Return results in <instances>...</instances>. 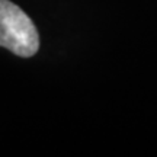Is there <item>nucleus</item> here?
Returning a JSON list of instances; mask_svg holds the SVG:
<instances>
[{
  "label": "nucleus",
  "instance_id": "1",
  "mask_svg": "<svg viewBox=\"0 0 157 157\" xmlns=\"http://www.w3.org/2000/svg\"><path fill=\"white\" fill-rule=\"evenodd\" d=\"M0 47L25 58L35 56L39 48L35 23L10 0H0Z\"/></svg>",
  "mask_w": 157,
  "mask_h": 157
}]
</instances>
